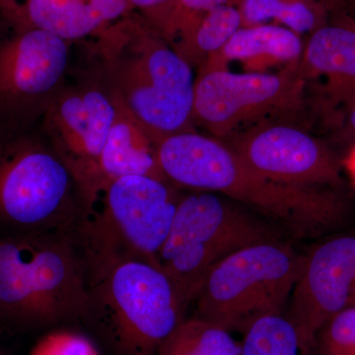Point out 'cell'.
Masks as SVG:
<instances>
[{
  "label": "cell",
  "mask_w": 355,
  "mask_h": 355,
  "mask_svg": "<svg viewBox=\"0 0 355 355\" xmlns=\"http://www.w3.org/2000/svg\"><path fill=\"white\" fill-rule=\"evenodd\" d=\"M158 159L176 186L242 203L299 238L338 228L349 214L347 202L336 191L277 183L254 171L222 140L193 130L163 139Z\"/></svg>",
  "instance_id": "6da1fadb"
},
{
  "label": "cell",
  "mask_w": 355,
  "mask_h": 355,
  "mask_svg": "<svg viewBox=\"0 0 355 355\" xmlns=\"http://www.w3.org/2000/svg\"><path fill=\"white\" fill-rule=\"evenodd\" d=\"M85 260L76 238L0 232V329L25 333L83 321Z\"/></svg>",
  "instance_id": "7a4b0ae2"
},
{
  "label": "cell",
  "mask_w": 355,
  "mask_h": 355,
  "mask_svg": "<svg viewBox=\"0 0 355 355\" xmlns=\"http://www.w3.org/2000/svg\"><path fill=\"white\" fill-rule=\"evenodd\" d=\"M83 322L116 355H156L188 305L158 266L140 259L85 261Z\"/></svg>",
  "instance_id": "3957f363"
},
{
  "label": "cell",
  "mask_w": 355,
  "mask_h": 355,
  "mask_svg": "<svg viewBox=\"0 0 355 355\" xmlns=\"http://www.w3.org/2000/svg\"><path fill=\"white\" fill-rule=\"evenodd\" d=\"M85 214L80 184L55 148L29 135L0 137V232L76 238Z\"/></svg>",
  "instance_id": "277c9868"
},
{
  "label": "cell",
  "mask_w": 355,
  "mask_h": 355,
  "mask_svg": "<svg viewBox=\"0 0 355 355\" xmlns=\"http://www.w3.org/2000/svg\"><path fill=\"white\" fill-rule=\"evenodd\" d=\"M173 184L139 175L102 184L89 200L76 235L84 260L133 258L159 266L182 198Z\"/></svg>",
  "instance_id": "5b68a950"
},
{
  "label": "cell",
  "mask_w": 355,
  "mask_h": 355,
  "mask_svg": "<svg viewBox=\"0 0 355 355\" xmlns=\"http://www.w3.org/2000/svg\"><path fill=\"white\" fill-rule=\"evenodd\" d=\"M282 236L272 223L249 214L233 200L216 193L195 191L180 200L158 265L189 306L217 263L245 248L282 241Z\"/></svg>",
  "instance_id": "8992f818"
},
{
  "label": "cell",
  "mask_w": 355,
  "mask_h": 355,
  "mask_svg": "<svg viewBox=\"0 0 355 355\" xmlns=\"http://www.w3.org/2000/svg\"><path fill=\"white\" fill-rule=\"evenodd\" d=\"M284 241L260 243L217 263L203 282L196 316L244 335L266 316L284 315L304 265Z\"/></svg>",
  "instance_id": "52a82bcc"
},
{
  "label": "cell",
  "mask_w": 355,
  "mask_h": 355,
  "mask_svg": "<svg viewBox=\"0 0 355 355\" xmlns=\"http://www.w3.org/2000/svg\"><path fill=\"white\" fill-rule=\"evenodd\" d=\"M114 55L113 94L158 146L166 137L191 130L196 79L177 51L153 46Z\"/></svg>",
  "instance_id": "ba28073f"
},
{
  "label": "cell",
  "mask_w": 355,
  "mask_h": 355,
  "mask_svg": "<svg viewBox=\"0 0 355 355\" xmlns=\"http://www.w3.org/2000/svg\"><path fill=\"white\" fill-rule=\"evenodd\" d=\"M304 80L299 62L277 73L200 69L195 83L193 123L216 139H226L266 116L298 109Z\"/></svg>",
  "instance_id": "9c48e42d"
},
{
  "label": "cell",
  "mask_w": 355,
  "mask_h": 355,
  "mask_svg": "<svg viewBox=\"0 0 355 355\" xmlns=\"http://www.w3.org/2000/svg\"><path fill=\"white\" fill-rule=\"evenodd\" d=\"M220 140L254 171L277 183L334 187L342 181L335 154L293 125L261 121Z\"/></svg>",
  "instance_id": "30bf717a"
},
{
  "label": "cell",
  "mask_w": 355,
  "mask_h": 355,
  "mask_svg": "<svg viewBox=\"0 0 355 355\" xmlns=\"http://www.w3.org/2000/svg\"><path fill=\"white\" fill-rule=\"evenodd\" d=\"M354 299L355 235L331 238L305 254L286 316L307 352L331 320L354 306Z\"/></svg>",
  "instance_id": "8fae6325"
},
{
  "label": "cell",
  "mask_w": 355,
  "mask_h": 355,
  "mask_svg": "<svg viewBox=\"0 0 355 355\" xmlns=\"http://www.w3.org/2000/svg\"><path fill=\"white\" fill-rule=\"evenodd\" d=\"M116 113L114 95L98 89L62 96L46 112L53 148L73 172L86 202L103 184L100 158Z\"/></svg>",
  "instance_id": "7c38bea8"
},
{
  "label": "cell",
  "mask_w": 355,
  "mask_h": 355,
  "mask_svg": "<svg viewBox=\"0 0 355 355\" xmlns=\"http://www.w3.org/2000/svg\"><path fill=\"white\" fill-rule=\"evenodd\" d=\"M67 62L64 40L39 28L0 44V120L28 118L57 87Z\"/></svg>",
  "instance_id": "4fadbf2b"
},
{
  "label": "cell",
  "mask_w": 355,
  "mask_h": 355,
  "mask_svg": "<svg viewBox=\"0 0 355 355\" xmlns=\"http://www.w3.org/2000/svg\"><path fill=\"white\" fill-rule=\"evenodd\" d=\"M303 50L297 33L277 26H257L238 30L200 69H226L230 62H240L248 71L266 72L275 65L298 64Z\"/></svg>",
  "instance_id": "5bb4252c"
},
{
  "label": "cell",
  "mask_w": 355,
  "mask_h": 355,
  "mask_svg": "<svg viewBox=\"0 0 355 355\" xmlns=\"http://www.w3.org/2000/svg\"><path fill=\"white\" fill-rule=\"evenodd\" d=\"M306 79L324 76L329 93L347 106L355 102V29L326 26L316 30L299 62Z\"/></svg>",
  "instance_id": "9a60e30c"
},
{
  "label": "cell",
  "mask_w": 355,
  "mask_h": 355,
  "mask_svg": "<svg viewBox=\"0 0 355 355\" xmlns=\"http://www.w3.org/2000/svg\"><path fill=\"white\" fill-rule=\"evenodd\" d=\"M114 99L118 113L100 158L103 184L132 175L168 180L159 164L158 144L116 97Z\"/></svg>",
  "instance_id": "2e32d148"
},
{
  "label": "cell",
  "mask_w": 355,
  "mask_h": 355,
  "mask_svg": "<svg viewBox=\"0 0 355 355\" xmlns=\"http://www.w3.org/2000/svg\"><path fill=\"white\" fill-rule=\"evenodd\" d=\"M125 7L127 0H29L27 14L34 28L65 41L86 36Z\"/></svg>",
  "instance_id": "e0dca14e"
},
{
  "label": "cell",
  "mask_w": 355,
  "mask_h": 355,
  "mask_svg": "<svg viewBox=\"0 0 355 355\" xmlns=\"http://www.w3.org/2000/svg\"><path fill=\"white\" fill-rule=\"evenodd\" d=\"M156 355H241L231 333L200 317L184 319Z\"/></svg>",
  "instance_id": "ac0fdd59"
},
{
  "label": "cell",
  "mask_w": 355,
  "mask_h": 355,
  "mask_svg": "<svg viewBox=\"0 0 355 355\" xmlns=\"http://www.w3.org/2000/svg\"><path fill=\"white\" fill-rule=\"evenodd\" d=\"M243 336L241 355L307 354L297 330L284 314L261 318Z\"/></svg>",
  "instance_id": "d6986e66"
},
{
  "label": "cell",
  "mask_w": 355,
  "mask_h": 355,
  "mask_svg": "<svg viewBox=\"0 0 355 355\" xmlns=\"http://www.w3.org/2000/svg\"><path fill=\"white\" fill-rule=\"evenodd\" d=\"M242 15L233 7L222 6L209 11L188 46L177 53L189 64L200 67L214 53L220 50L240 29Z\"/></svg>",
  "instance_id": "ffe728a7"
},
{
  "label": "cell",
  "mask_w": 355,
  "mask_h": 355,
  "mask_svg": "<svg viewBox=\"0 0 355 355\" xmlns=\"http://www.w3.org/2000/svg\"><path fill=\"white\" fill-rule=\"evenodd\" d=\"M242 18L251 24L277 19L295 33L316 27V14L300 0H244Z\"/></svg>",
  "instance_id": "44dd1931"
},
{
  "label": "cell",
  "mask_w": 355,
  "mask_h": 355,
  "mask_svg": "<svg viewBox=\"0 0 355 355\" xmlns=\"http://www.w3.org/2000/svg\"><path fill=\"white\" fill-rule=\"evenodd\" d=\"M319 336L323 355H355V306L336 315Z\"/></svg>",
  "instance_id": "7402d4cb"
},
{
  "label": "cell",
  "mask_w": 355,
  "mask_h": 355,
  "mask_svg": "<svg viewBox=\"0 0 355 355\" xmlns=\"http://www.w3.org/2000/svg\"><path fill=\"white\" fill-rule=\"evenodd\" d=\"M30 355H101L83 334L67 329L46 333L35 343Z\"/></svg>",
  "instance_id": "603a6c76"
},
{
  "label": "cell",
  "mask_w": 355,
  "mask_h": 355,
  "mask_svg": "<svg viewBox=\"0 0 355 355\" xmlns=\"http://www.w3.org/2000/svg\"><path fill=\"white\" fill-rule=\"evenodd\" d=\"M183 6L191 10L209 11L214 7L222 6L225 0H181Z\"/></svg>",
  "instance_id": "cb8c5ba5"
},
{
  "label": "cell",
  "mask_w": 355,
  "mask_h": 355,
  "mask_svg": "<svg viewBox=\"0 0 355 355\" xmlns=\"http://www.w3.org/2000/svg\"><path fill=\"white\" fill-rule=\"evenodd\" d=\"M345 166L355 183V146L354 148L349 151V155L347 156V158H345Z\"/></svg>",
  "instance_id": "d4e9b609"
},
{
  "label": "cell",
  "mask_w": 355,
  "mask_h": 355,
  "mask_svg": "<svg viewBox=\"0 0 355 355\" xmlns=\"http://www.w3.org/2000/svg\"><path fill=\"white\" fill-rule=\"evenodd\" d=\"M347 110H349V116L347 118H349L350 130H352V135L355 139V102L347 106Z\"/></svg>",
  "instance_id": "484cf974"
},
{
  "label": "cell",
  "mask_w": 355,
  "mask_h": 355,
  "mask_svg": "<svg viewBox=\"0 0 355 355\" xmlns=\"http://www.w3.org/2000/svg\"><path fill=\"white\" fill-rule=\"evenodd\" d=\"M130 1L139 6H151L165 1V0H130Z\"/></svg>",
  "instance_id": "4316f807"
},
{
  "label": "cell",
  "mask_w": 355,
  "mask_h": 355,
  "mask_svg": "<svg viewBox=\"0 0 355 355\" xmlns=\"http://www.w3.org/2000/svg\"><path fill=\"white\" fill-rule=\"evenodd\" d=\"M0 355H1V354H0Z\"/></svg>",
  "instance_id": "83f0119b"
}]
</instances>
